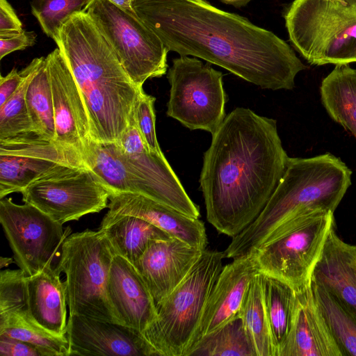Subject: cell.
Wrapping results in <instances>:
<instances>
[{
    "label": "cell",
    "instance_id": "obj_1",
    "mask_svg": "<svg viewBox=\"0 0 356 356\" xmlns=\"http://www.w3.org/2000/svg\"><path fill=\"white\" fill-rule=\"evenodd\" d=\"M169 51L220 66L261 88L291 90L307 67L273 32L205 0H134Z\"/></svg>",
    "mask_w": 356,
    "mask_h": 356
},
{
    "label": "cell",
    "instance_id": "obj_2",
    "mask_svg": "<svg viewBox=\"0 0 356 356\" xmlns=\"http://www.w3.org/2000/svg\"><path fill=\"white\" fill-rule=\"evenodd\" d=\"M275 120L238 107L212 134L200 177L208 222L232 238L264 209L289 160Z\"/></svg>",
    "mask_w": 356,
    "mask_h": 356
},
{
    "label": "cell",
    "instance_id": "obj_3",
    "mask_svg": "<svg viewBox=\"0 0 356 356\" xmlns=\"http://www.w3.org/2000/svg\"><path fill=\"white\" fill-rule=\"evenodd\" d=\"M80 90L95 142L117 143L134 115L137 86L89 15L68 18L54 40Z\"/></svg>",
    "mask_w": 356,
    "mask_h": 356
},
{
    "label": "cell",
    "instance_id": "obj_4",
    "mask_svg": "<svg viewBox=\"0 0 356 356\" xmlns=\"http://www.w3.org/2000/svg\"><path fill=\"white\" fill-rule=\"evenodd\" d=\"M352 172L339 158L325 153L289 158L285 172L258 217L232 238L225 257L250 255L295 219L317 211H334L351 185Z\"/></svg>",
    "mask_w": 356,
    "mask_h": 356
},
{
    "label": "cell",
    "instance_id": "obj_5",
    "mask_svg": "<svg viewBox=\"0 0 356 356\" xmlns=\"http://www.w3.org/2000/svg\"><path fill=\"white\" fill-rule=\"evenodd\" d=\"M284 19L291 42L309 63H356V0H293Z\"/></svg>",
    "mask_w": 356,
    "mask_h": 356
},
{
    "label": "cell",
    "instance_id": "obj_6",
    "mask_svg": "<svg viewBox=\"0 0 356 356\" xmlns=\"http://www.w3.org/2000/svg\"><path fill=\"white\" fill-rule=\"evenodd\" d=\"M225 258L224 251L204 249L181 282L156 305L155 320L142 333L154 355L185 356Z\"/></svg>",
    "mask_w": 356,
    "mask_h": 356
},
{
    "label": "cell",
    "instance_id": "obj_7",
    "mask_svg": "<svg viewBox=\"0 0 356 356\" xmlns=\"http://www.w3.org/2000/svg\"><path fill=\"white\" fill-rule=\"evenodd\" d=\"M115 255L101 229H86L70 234L65 239L56 267L65 275L69 315L121 323L107 293L109 272Z\"/></svg>",
    "mask_w": 356,
    "mask_h": 356
},
{
    "label": "cell",
    "instance_id": "obj_8",
    "mask_svg": "<svg viewBox=\"0 0 356 356\" xmlns=\"http://www.w3.org/2000/svg\"><path fill=\"white\" fill-rule=\"evenodd\" d=\"M334 212L317 211L291 221L254 252L259 272L294 291L308 284L330 230Z\"/></svg>",
    "mask_w": 356,
    "mask_h": 356
},
{
    "label": "cell",
    "instance_id": "obj_9",
    "mask_svg": "<svg viewBox=\"0 0 356 356\" xmlns=\"http://www.w3.org/2000/svg\"><path fill=\"white\" fill-rule=\"evenodd\" d=\"M111 47L131 81L161 77L168 69V49L137 15L119 9L108 0H90L83 10Z\"/></svg>",
    "mask_w": 356,
    "mask_h": 356
},
{
    "label": "cell",
    "instance_id": "obj_10",
    "mask_svg": "<svg viewBox=\"0 0 356 356\" xmlns=\"http://www.w3.org/2000/svg\"><path fill=\"white\" fill-rule=\"evenodd\" d=\"M222 73L195 57L172 60L167 77L170 84L168 116L191 129L211 135L225 118L227 95Z\"/></svg>",
    "mask_w": 356,
    "mask_h": 356
},
{
    "label": "cell",
    "instance_id": "obj_11",
    "mask_svg": "<svg viewBox=\"0 0 356 356\" xmlns=\"http://www.w3.org/2000/svg\"><path fill=\"white\" fill-rule=\"evenodd\" d=\"M29 203L63 225L108 208L110 191L85 165L60 164L22 193Z\"/></svg>",
    "mask_w": 356,
    "mask_h": 356
},
{
    "label": "cell",
    "instance_id": "obj_12",
    "mask_svg": "<svg viewBox=\"0 0 356 356\" xmlns=\"http://www.w3.org/2000/svg\"><path fill=\"white\" fill-rule=\"evenodd\" d=\"M0 222L14 259L28 276L33 275L59 258L62 244L71 229L53 220L36 207L0 200Z\"/></svg>",
    "mask_w": 356,
    "mask_h": 356
},
{
    "label": "cell",
    "instance_id": "obj_13",
    "mask_svg": "<svg viewBox=\"0 0 356 356\" xmlns=\"http://www.w3.org/2000/svg\"><path fill=\"white\" fill-rule=\"evenodd\" d=\"M46 60L54 106V144L88 168L95 141L85 102L60 50L55 49Z\"/></svg>",
    "mask_w": 356,
    "mask_h": 356
},
{
    "label": "cell",
    "instance_id": "obj_14",
    "mask_svg": "<svg viewBox=\"0 0 356 356\" xmlns=\"http://www.w3.org/2000/svg\"><path fill=\"white\" fill-rule=\"evenodd\" d=\"M85 165L50 142L35 137L0 142V199L22 193L60 164ZM86 166V165H85Z\"/></svg>",
    "mask_w": 356,
    "mask_h": 356
},
{
    "label": "cell",
    "instance_id": "obj_15",
    "mask_svg": "<svg viewBox=\"0 0 356 356\" xmlns=\"http://www.w3.org/2000/svg\"><path fill=\"white\" fill-rule=\"evenodd\" d=\"M70 355L154 356L142 333L121 323L69 315Z\"/></svg>",
    "mask_w": 356,
    "mask_h": 356
},
{
    "label": "cell",
    "instance_id": "obj_16",
    "mask_svg": "<svg viewBox=\"0 0 356 356\" xmlns=\"http://www.w3.org/2000/svg\"><path fill=\"white\" fill-rule=\"evenodd\" d=\"M259 273L254 253L234 259L223 266L206 302L188 350L203 337L239 317L249 284Z\"/></svg>",
    "mask_w": 356,
    "mask_h": 356
},
{
    "label": "cell",
    "instance_id": "obj_17",
    "mask_svg": "<svg viewBox=\"0 0 356 356\" xmlns=\"http://www.w3.org/2000/svg\"><path fill=\"white\" fill-rule=\"evenodd\" d=\"M203 250L175 238L149 244L134 266L156 305L181 282Z\"/></svg>",
    "mask_w": 356,
    "mask_h": 356
},
{
    "label": "cell",
    "instance_id": "obj_18",
    "mask_svg": "<svg viewBox=\"0 0 356 356\" xmlns=\"http://www.w3.org/2000/svg\"><path fill=\"white\" fill-rule=\"evenodd\" d=\"M107 293L122 324L143 333L155 320L156 305L148 288L135 266L122 256L113 258Z\"/></svg>",
    "mask_w": 356,
    "mask_h": 356
},
{
    "label": "cell",
    "instance_id": "obj_19",
    "mask_svg": "<svg viewBox=\"0 0 356 356\" xmlns=\"http://www.w3.org/2000/svg\"><path fill=\"white\" fill-rule=\"evenodd\" d=\"M108 212L143 218L173 238L204 250L207 236L204 222L139 193L122 192L109 196Z\"/></svg>",
    "mask_w": 356,
    "mask_h": 356
},
{
    "label": "cell",
    "instance_id": "obj_20",
    "mask_svg": "<svg viewBox=\"0 0 356 356\" xmlns=\"http://www.w3.org/2000/svg\"><path fill=\"white\" fill-rule=\"evenodd\" d=\"M295 293L293 324L280 356H343L318 307L312 280Z\"/></svg>",
    "mask_w": 356,
    "mask_h": 356
},
{
    "label": "cell",
    "instance_id": "obj_21",
    "mask_svg": "<svg viewBox=\"0 0 356 356\" xmlns=\"http://www.w3.org/2000/svg\"><path fill=\"white\" fill-rule=\"evenodd\" d=\"M312 279L356 316V245L342 240L334 227L326 239Z\"/></svg>",
    "mask_w": 356,
    "mask_h": 356
},
{
    "label": "cell",
    "instance_id": "obj_22",
    "mask_svg": "<svg viewBox=\"0 0 356 356\" xmlns=\"http://www.w3.org/2000/svg\"><path fill=\"white\" fill-rule=\"evenodd\" d=\"M56 266L49 265L26 279L27 312L49 332L66 337L67 299L65 282Z\"/></svg>",
    "mask_w": 356,
    "mask_h": 356
},
{
    "label": "cell",
    "instance_id": "obj_23",
    "mask_svg": "<svg viewBox=\"0 0 356 356\" xmlns=\"http://www.w3.org/2000/svg\"><path fill=\"white\" fill-rule=\"evenodd\" d=\"M99 229L104 233L115 254L134 266L152 241L173 238L143 218L108 211L104 216Z\"/></svg>",
    "mask_w": 356,
    "mask_h": 356
},
{
    "label": "cell",
    "instance_id": "obj_24",
    "mask_svg": "<svg viewBox=\"0 0 356 356\" xmlns=\"http://www.w3.org/2000/svg\"><path fill=\"white\" fill-rule=\"evenodd\" d=\"M259 276L274 356H280L293 324L296 293L276 278L261 273Z\"/></svg>",
    "mask_w": 356,
    "mask_h": 356
},
{
    "label": "cell",
    "instance_id": "obj_25",
    "mask_svg": "<svg viewBox=\"0 0 356 356\" xmlns=\"http://www.w3.org/2000/svg\"><path fill=\"white\" fill-rule=\"evenodd\" d=\"M320 92L330 116L356 138V69L337 65L323 79Z\"/></svg>",
    "mask_w": 356,
    "mask_h": 356
},
{
    "label": "cell",
    "instance_id": "obj_26",
    "mask_svg": "<svg viewBox=\"0 0 356 356\" xmlns=\"http://www.w3.org/2000/svg\"><path fill=\"white\" fill-rule=\"evenodd\" d=\"M0 334L33 345L41 356H70L67 337H59L44 329L30 317L27 309L0 314Z\"/></svg>",
    "mask_w": 356,
    "mask_h": 356
},
{
    "label": "cell",
    "instance_id": "obj_27",
    "mask_svg": "<svg viewBox=\"0 0 356 356\" xmlns=\"http://www.w3.org/2000/svg\"><path fill=\"white\" fill-rule=\"evenodd\" d=\"M26 102L33 134L40 140L54 143L56 137L54 106L46 57L31 79Z\"/></svg>",
    "mask_w": 356,
    "mask_h": 356
},
{
    "label": "cell",
    "instance_id": "obj_28",
    "mask_svg": "<svg viewBox=\"0 0 356 356\" xmlns=\"http://www.w3.org/2000/svg\"><path fill=\"white\" fill-rule=\"evenodd\" d=\"M185 356H257L241 317L203 337Z\"/></svg>",
    "mask_w": 356,
    "mask_h": 356
},
{
    "label": "cell",
    "instance_id": "obj_29",
    "mask_svg": "<svg viewBox=\"0 0 356 356\" xmlns=\"http://www.w3.org/2000/svg\"><path fill=\"white\" fill-rule=\"evenodd\" d=\"M43 56L34 58L26 67L25 79L17 91L0 106V142L35 137L27 110L26 94Z\"/></svg>",
    "mask_w": 356,
    "mask_h": 356
},
{
    "label": "cell",
    "instance_id": "obj_30",
    "mask_svg": "<svg viewBox=\"0 0 356 356\" xmlns=\"http://www.w3.org/2000/svg\"><path fill=\"white\" fill-rule=\"evenodd\" d=\"M312 286L318 307L343 356H356V316L323 287L313 281Z\"/></svg>",
    "mask_w": 356,
    "mask_h": 356
},
{
    "label": "cell",
    "instance_id": "obj_31",
    "mask_svg": "<svg viewBox=\"0 0 356 356\" xmlns=\"http://www.w3.org/2000/svg\"><path fill=\"white\" fill-rule=\"evenodd\" d=\"M239 316L252 341L257 356H274L259 273L249 284L241 307Z\"/></svg>",
    "mask_w": 356,
    "mask_h": 356
},
{
    "label": "cell",
    "instance_id": "obj_32",
    "mask_svg": "<svg viewBox=\"0 0 356 356\" xmlns=\"http://www.w3.org/2000/svg\"><path fill=\"white\" fill-rule=\"evenodd\" d=\"M90 0H31L32 14L43 32L55 40L64 22L84 9Z\"/></svg>",
    "mask_w": 356,
    "mask_h": 356
},
{
    "label": "cell",
    "instance_id": "obj_33",
    "mask_svg": "<svg viewBox=\"0 0 356 356\" xmlns=\"http://www.w3.org/2000/svg\"><path fill=\"white\" fill-rule=\"evenodd\" d=\"M28 275L20 268L0 273V314L27 309Z\"/></svg>",
    "mask_w": 356,
    "mask_h": 356
},
{
    "label": "cell",
    "instance_id": "obj_34",
    "mask_svg": "<svg viewBox=\"0 0 356 356\" xmlns=\"http://www.w3.org/2000/svg\"><path fill=\"white\" fill-rule=\"evenodd\" d=\"M156 98L146 94L140 95L135 107L136 122L142 138L148 148L154 153L163 154L159 145L155 129L154 102Z\"/></svg>",
    "mask_w": 356,
    "mask_h": 356
},
{
    "label": "cell",
    "instance_id": "obj_35",
    "mask_svg": "<svg viewBox=\"0 0 356 356\" xmlns=\"http://www.w3.org/2000/svg\"><path fill=\"white\" fill-rule=\"evenodd\" d=\"M35 41L36 34L33 31H24L17 34L0 36V59L13 51L33 46Z\"/></svg>",
    "mask_w": 356,
    "mask_h": 356
},
{
    "label": "cell",
    "instance_id": "obj_36",
    "mask_svg": "<svg viewBox=\"0 0 356 356\" xmlns=\"http://www.w3.org/2000/svg\"><path fill=\"white\" fill-rule=\"evenodd\" d=\"M0 355L41 356L33 345L5 334H0Z\"/></svg>",
    "mask_w": 356,
    "mask_h": 356
},
{
    "label": "cell",
    "instance_id": "obj_37",
    "mask_svg": "<svg viewBox=\"0 0 356 356\" xmlns=\"http://www.w3.org/2000/svg\"><path fill=\"white\" fill-rule=\"evenodd\" d=\"M24 30L22 22L7 0H0V36L20 33Z\"/></svg>",
    "mask_w": 356,
    "mask_h": 356
},
{
    "label": "cell",
    "instance_id": "obj_38",
    "mask_svg": "<svg viewBox=\"0 0 356 356\" xmlns=\"http://www.w3.org/2000/svg\"><path fill=\"white\" fill-rule=\"evenodd\" d=\"M27 73L26 67L21 71L17 69L12 70L6 76H0V106L3 105L8 99L17 91Z\"/></svg>",
    "mask_w": 356,
    "mask_h": 356
},
{
    "label": "cell",
    "instance_id": "obj_39",
    "mask_svg": "<svg viewBox=\"0 0 356 356\" xmlns=\"http://www.w3.org/2000/svg\"><path fill=\"white\" fill-rule=\"evenodd\" d=\"M119 9L130 15H137L134 8V0H108Z\"/></svg>",
    "mask_w": 356,
    "mask_h": 356
},
{
    "label": "cell",
    "instance_id": "obj_40",
    "mask_svg": "<svg viewBox=\"0 0 356 356\" xmlns=\"http://www.w3.org/2000/svg\"><path fill=\"white\" fill-rule=\"evenodd\" d=\"M224 3L232 5L234 7H242L246 6L252 0H220Z\"/></svg>",
    "mask_w": 356,
    "mask_h": 356
},
{
    "label": "cell",
    "instance_id": "obj_41",
    "mask_svg": "<svg viewBox=\"0 0 356 356\" xmlns=\"http://www.w3.org/2000/svg\"><path fill=\"white\" fill-rule=\"evenodd\" d=\"M13 263V259L9 257H1L0 267L3 268L8 266L10 264Z\"/></svg>",
    "mask_w": 356,
    "mask_h": 356
}]
</instances>
